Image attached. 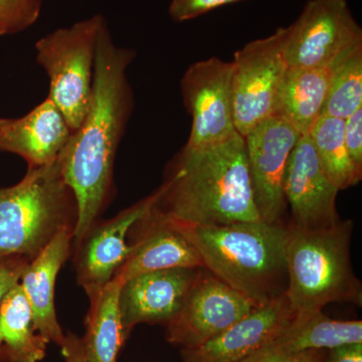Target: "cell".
<instances>
[{
	"label": "cell",
	"mask_w": 362,
	"mask_h": 362,
	"mask_svg": "<svg viewBox=\"0 0 362 362\" xmlns=\"http://www.w3.org/2000/svg\"><path fill=\"white\" fill-rule=\"evenodd\" d=\"M135 56L134 49L115 45L105 21L98 37L89 110L59 156L62 175L77 202L73 230L77 247L110 195L117 150L132 111L127 70Z\"/></svg>",
	"instance_id": "obj_1"
},
{
	"label": "cell",
	"mask_w": 362,
	"mask_h": 362,
	"mask_svg": "<svg viewBox=\"0 0 362 362\" xmlns=\"http://www.w3.org/2000/svg\"><path fill=\"white\" fill-rule=\"evenodd\" d=\"M151 214L180 226H216L262 220L255 202L246 140L183 147L161 185Z\"/></svg>",
	"instance_id": "obj_2"
},
{
	"label": "cell",
	"mask_w": 362,
	"mask_h": 362,
	"mask_svg": "<svg viewBox=\"0 0 362 362\" xmlns=\"http://www.w3.org/2000/svg\"><path fill=\"white\" fill-rule=\"evenodd\" d=\"M177 226L197 247L204 268L249 299L264 305L287 292V223Z\"/></svg>",
	"instance_id": "obj_3"
},
{
	"label": "cell",
	"mask_w": 362,
	"mask_h": 362,
	"mask_svg": "<svg viewBox=\"0 0 362 362\" xmlns=\"http://www.w3.org/2000/svg\"><path fill=\"white\" fill-rule=\"evenodd\" d=\"M352 228L350 220L322 230L287 223L286 295L295 313L322 310L333 302L361 306V283L350 259Z\"/></svg>",
	"instance_id": "obj_4"
},
{
	"label": "cell",
	"mask_w": 362,
	"mask_h": 362,
	"mask_svg": "<svg viewBox=\"0 0 362 362\" xmlns=\"http://www.w3.org/2000/svg\"><path fill=\"white\" fill-rule=\"evenodd\" d=\"M77 202L62 175L59 158L28 168L25 177L0 188V259L32 261L65 226H75Z\"/></svg>",
	"instance_id": "obj_5"
},
{
	"label": "cell",
	"mask_w": 362,
	"mask_h": 362,
	"mask_svg": "<svg viewBox=\"0 0 362 362\" xmlns=\"http://www.w3.org/2000/svg\"><path fill=\"white\" fill-rule=\"evenodd\" d=\"M105 23L95 14L47 33L35 44L37 61L49 80V99L58 107L71 132L89 110L98 37Z\"/></svg>",
	"instance_id": "obj_6"
},
{
	"label": "cell",
	"mask_w": 362,
	"mask_h": 362,
	"mask_svg": "<svg viewBox=\"0 0 362 362\" xmlns=\"http://www.w3.org/2000/svg\"><path fill=\"white\" fill-rule=\"evenodd\" d=\"M285 28L252 40L235 52L233 66V116L235 130L245 137L274 116L286 74L283 52Z\"/></svg>",
	"instance_id": "obj_7"
},
{
	"label": "cell",
	"mask_w": 362,
	"mask_h": 362,
	"mask_svg": "<svg viewBox=\"0 0 362 362\" xmlns=\"http://www.w3.org/2000/svg\"><path fill=\"white\" fill-rule=\"evenodd\" d=\"M361 44L362 28L349 0H309L285 28L283 52L288 68H314L331 65Z\"/></svg>",
	"instance_id": "obj_8"
},
{
	"label": "cell",
	"mask_w": 362,
	"mask_h": 362,
	"mask_svg": "<svg viewBox=\"0 0 362 362\" xmlns=\"http://www.w3.org/2000/svg\"><path fill=\"white\" fill-rule=\"evenodd\" d=\"M259 306L202 268L180 310L166 325V339L181 349H197Z\"/></svg>",
	"instance_id": "obj_9"
},
{
	"label": "cell",
	"mask_w": 362,
	"mask_h": 362,
	"mask_svg": "<svg viewBox=\"0 0 362 362\" xmlns=\"http://www.w3.org/2000/svg\"><path fill=\"white\" fill-rule=\"evenodd\" d=\"M233 62L209 58L189 66L180 81L192 124L185 147L216 144L237 132L233 116Z\"/></svg>",
	"instance_id": "obj_10"
},
{
	"label": "cell",
	"mask_w": 362,
	"mask_h": 362,
	"mask_svg": "<svg viewBox=\"0 0 362 362\" xmlns=\"http://www.w3.org/2000/svg\"><path fill=\"white\" fill-rule=\"evenodd\" d=\"M300 136L277 116L266 119L245 136L255 202L263 221L286 223V166Z\"/></svg>",
	"instance_id": "obj_11"
},
{
	"label": "cell",
	"mask_w": 362,
	"mask_h": 362,
	"mask_svg": "<svg viewBox=\"0 0 362 362\" xmlns=\"http://www.w3.org/2000/svg\"><path fill=\"white\" fill-rule=\"evenodd\" d=\"M283 190L291 214L288 225L322 230L341 221L337 209L339 189L323 170L309 135L300 136L290 154Z\"/></svg>",
	"instance_id": "obj_12"
},
{
	"label": "cell",
	"mask_w": 362,
	"mask_h": 362,
	"mask_svg": "<svg viewBox=\"0 0 362 362\" xmlns=\"http://www.w3.org/2000/svg\"><path fill=\"white\" fill-rule=\"evenodd\" d=\"M161 187L138 202L134 206L121 211L115 218L92 228L86 235L76 259V272L78 284L94 296L115 276L116 272L127 259L132 246L127 245L131 228L144 218L158 201Z\"/></svg>",
	"instance_id": "obj_13"
},
{
	"label": "cell",
	"mask_w": 362,
	"mask_h": 362,
	"mask_svg": "<svg viewBox=\"0 0 362 362\" xmlns=\"http://www.w3.org/2000/svg\"><path fill=\"white\" fill-rule=\"evenodd\" d=\"M202 268H175L149 272L123 282L119 311L124 334L138 324H164L180 310Z\"/></svg>",
	"instance_id": "obj_14"
},
{
	"label": "cell",
	"mask_w": 362,
	"mask_h": 362,
	"mask_svg": "<svg viewBox=\"0 0 362 362\" xmlns=\"http://www.w3.org/2000/svg\"><path fill=\"white\" fill-rule=\"evenodd\" d=\"M296 313L287 295L255 309L246 318L194 349H181L182 362H242L280 337Z\"/></svg>",
	"instance_id": "obj_15"
},
{
	"label": "cell",
	"mask_w": 362,
	"mask_h": 362,
	"mask_svg": "<svg viewBox=\"0 0 362 362\" xmlns=\"http://www.w3.org/2000/svg\"><path fill=\"white\" fill-rule=\"evenodd\" d=\"M71 130L49 98L20 118L0 119V152L16 154L28 168L47 165L59 158Z\"/></svg>",
	"instance_id": "obj_16"
},
{
	"label": "cell",
	"mask_w": 362,
	"mask_h": 362,
	"mask_svg": "<svg viewBox=\"0 0 362 362\" xmlns=\"http://www.w3.org/2000/svg\"><path fill=\"white\" fill-rule=\"evenodd\" d=\"M140 235L127 259L114 278L122 282L149 272L175 268H204L194 245L173 221L162 220L149 213L136 223Z\"/></svg>",
	"instance_id": "obj_17"
},
{
	"label": "cell",
	"mask_w": 362,
	"mask_h": 362,
	"mask_svg": "<svg viewBox=\"0 0 362 362\" xmlns=\"http://www.w3.org/2000/svg\"><path fill=\"white\" fill-rule=\"evenodd\" d=\"M73 230L71 226L59 230L42 251L28 262L20 280L32 309L35 330L47 342L59 347L65 342L66 335L54 309V285L62 266L70 256Z\"/></svg>",
	"instance_id": "obj_18"
},
{
	"label": "cell",
	"mask_w": 362,
	"mask_h": 362,
	"mask_svg": "<svg viewBox=\"0 0 362 362\" xmlns=\"http://www.w3.org/2000/svg\"><path fill=\"white\" fill-rule=\"evenodd\" d=\"M332 64L314 68L288 69L274 116L301 135L309 134L322 115L329 93Z\"/></svg>",
	"instance_id": "obj_19"
},
{
	"label": "cell",
	"mask_w": 362,
	"mask_h": 362,
	"mask_svg": "<svg viewBox=\"0 0 362 362\" xmlns=\"http://www.w3.org/2000/svg\"><path fill=\"white\" fill-rule=\"evenodd\" d=\"M123 282L112 279L97 294L90 297L82 338L85 362H117L127 337L124 334L119 311V293Z\"/></svg>",
	"instance_id": "obj_20"
},
{
	"label": "cell",
	"mask_w": 362,
	"mask_h": 362,
	"mask_svg": "<svg viewBox=\"0 0 362 362\" xmlns=\"http://www.w3.org/2000/svg\"><path fill=\"white\" fill-rule=\"evenodd\" d=\"M362 343L361 320H337L322 310L296 314L287 329L267 347L285 352L332 349Z\"/></svg>",
	"instance_id": "obj_21"
},
{
	"label": "cell",
	"mask_w": 362,
	"mask_h": 362,
	"mask_svg": "<svg viewBox=\"0 0 362 362\" xmlns=\"http://www.w3.org/2000/svg\"><path fill=\"white\" fill-rule=\"evenodd\" d=\"M4 343L13 362H40L49 342L37 332L32 309L20 283L13 286L0 305V345Z\"/></svg>",
	"instance_id": "obj_22"
},
{
	"label": "cell",
	"mask_w": 362,
	"mask_h": 362,
	"mask_svg": "<svg viewBox=\"0 0 362 362\" xmlns=\"http://www.w3.org/2000/svg\"><path fill=\"white\" fill-rule=\"evenodd\" d=\"M344 120L322 114L309 137L323 170L339 190L358 185L362 175L350 159L344 137Z\"/></svg>",
	"instance_id": "obj_23"
},
{
	"label": "cell",
	"mask_w": 362,
	"mask_h": 362,
	"mask_svg": "<svg viewBox=\"0 0 362 362\" xmlns=\"http://www.w3.org/2000/svg\"><path fill=\"white\" fill-rule=\"evenodd\" d=\"M362 107V44L332 63L329 93L323 114L349 118Z\"/></svg>",
	"instance_id": "obj_24"
},
{
	"label": "cell",
	"mask_w": 362,
	"mask_h": 362,
	"mask_svg": "<svg viewBox=\"0 0 362 362\" xmlns=\"http://www.w3.org/2000/svg\"><path fill=\"white\" fill-rule=\"evenodd\" d=\"M44 0H0V35H16L35 25Z\"/></svg>",
	"instance_id": "obj_25"
},
{
	"label": "cell",
	"mask_w": 362,
	"mask_h": 362,
	"mask_svg": "<svg viewBox=\"0 0 362 362\" xmlns=\"http://www.w3.org/2000/svg\"><path fill=\"white\" fill-rule=\"evenodd\" d=\"M247 0H171L168 13L175 23L192 21L220 7Z\"/></svg>",
	"instance_id": "obj_26"
},
{
	"label": "cell",
	"mask_w": 362,
	"mask_h": 362,
	"mask_svg": "<svg viewBox=\"0 0 362 362\" xmlns=\"http://www.w3.org/2000/svg\"><path fill=\"white\" fill-rule=\"evenodd\" d=\"M325 356V350L323 349L285 352L265 346L242 362H323Z\"/></svg>",
	"instance_id": "obj_27"
},
{
	"label": "cell",
	"mask_w": 362,
	"mask_h": 362,
	"mask_svg": "<svg viewBox=\"0 0 362 362\" xmlns=\"http://www.w3.org/2000/svg\"><path fill=\"white\" fill-rule=\"evenodd\" d=\"M347 151L357 173L362 175V107L344 120Z\"/></svg>",
	"instance_id": "obj_28"
},
{
	"label": "cell",
	"mask_w": 362,
	"mask_h": 362,
	"mask_svg": "<svg viewBox=\"0 0 362 362\" xmlns=\"http://www.w3.org/2000/svg\"><path fill=\"white\" fill-rule=\"evenodd\" d=\"M28 259L23 257H9L0 259V305L9 290L20 283Z\"/></svg>",
	"instance_id": "obj_29"
},
{
	"label": "cell",
	"mask_w": 362,
	"mask_h": 362,
	"mask_svg": "<svg viewBox=\"0 0 362 362\" xmlns=\"http://www.w3.org/2000/svg\"><path fill=\"white\" fill-rule=\"evenodd\" d=\"M323 362H362V343L341 345L329 349Z\"/></svg>",
	"instance_id": "obj_30"
},
{
	"label": "cell",
	"mask_w": 362,
	"mask_h": 362,
	"mask_svg": "<svg viewBox=\"0 0 362 362\" xmlns=\"http://www.w3.org/2000/svg\"><path fill=\"white\" fill-rule=\"evenodd\" d=\"M61 349L66 362H85L83 340L78 335L68 333Z\"/></svg>",
	"instance_id": "obj_31"
}]
</instances>
